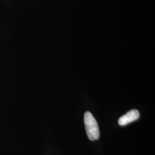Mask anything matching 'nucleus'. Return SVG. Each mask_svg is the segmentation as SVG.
I'll return each instance as SVG.
<instances>
[{
	"label": "nucleus",
	"instance_id": "nucleus-1",
	"mask_svg": "<svg viewBox=\"0 0 155 155\" xmlns=\"http://www.w3.org/2000/svg\"><path fill=\"white\" fill-rule=\"evenodd\" d=\"M84 122L86 133L89 139L91 141L99 139V127L96 120L90 112L87 111L85 113L84 116Z\"/></svg>",
	"mask_w": 155,
	"mask_h": 155
},
{
	"label": "nucleus",
	"instance_id": "nucleus-2",
	"mask_svg": "<svg viewBox=\"0 0 155 155\" xmlns=\"http://www.w3.org/2000/svg\"><path fill=\"white\" fill-rule=\"evenodd\" d=\"M140 117L139 111L136 109L129 111L127 114L121 117L118 120V124L121 126H125L130 122L137 120Z\"/></svg>",
	"mask_w": 155,
	"mask_h": 155
}]
</instances>
